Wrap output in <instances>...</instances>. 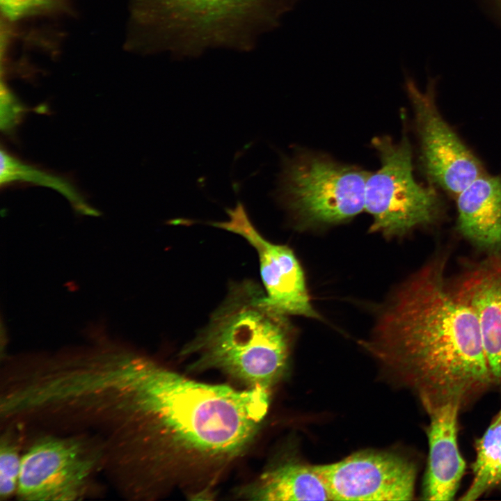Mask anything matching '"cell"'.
I'll return each mask as SVG.
<instances>
[{
  "label": "cell",
  "mask_w": 501,
  "mask_h": 501,
  "mask_svg": "<svg viewBox=\"0 0 501 501\" xmlns=\"http://www.w3.org/2000/svg\"><path fill=\"white\" fill-rule=\"evenodd\" d=\"M229 219L210 225L239 234L256 250L267 303L285 315L320 319L311 303L302 267L293 250L286 245L266 239L256 229L239 201L226 209Z\"/></svg>",
  "instance_id": "obj_10"
},
{
  "label": "cell",
  "mask_w": 501,
  "mask_h": 501,
  "mask_svg": "<svg viewBox=\"0 0 501 501\" xmlns=\"http://www.w3.org/2000/svg\"><path fill=\"white\" fill-rule=\"evenodd\" d=\"M95 463V456L78 440H39L21 457L17 493L26 500L76 499Z\"/></svg>",
  "instance_id": "obj_8"
},
{
  "label": "cell",
  "mask_w": 501,
  "mask_h": 501,
  "mask_svg": "<svg viewBox=\"0 0 501 501\" xmlns=\"http://www.w3.org/2000/svg\"><path fill=\"white\" fill-rule=\"evenodd\" d=\"M369 173L328 157L301 153L283 160L277 197L301 225H331L365 209Z\"/></svg>",
  "instance_id": "obj_4"
},
{
  "label": "cell",
  "mask_w": 501,
  "mask_h": 501,
  "mask_svg": "<svg viewBox=\"0 0 501 501\" xmlns=\"http://www.w3.org/2000/svg\"><path fill=\"white\" fill-rule=\"evenodd\" d=\"M22 111V106L17 103L11 93L1 86V127L8 130L15 126Z\"/></svg>",
  "instance_id": "obj_19"
},
{
  "label": "cell",
  "mask_w": 501,
  "mask_h": 501,
  "mask_svg": "<svg viewBox=\"0 0 501 501\" xmlns=\"http://www.w3.org/2000/svg\"><path fill=\"white\" fill-rule=\"evenodd\" d=\"M0 1L4 15L10 19H17L50 6L53 0H0Z\"/></svg>",
  "instance_id": "obj_18"
},
{
  "label": "cell",
  "mask_w": 501,
  "mask_h": 501,
  "mask_svg": "<svg viewBox=\"0 0 501 501\" xmlns=\"http://www.w3.org/2000/svg\"><path fill=\"white\" fill-rule=\"evenodd\" d=\"M252 280L230 285L208 324L182 350L191 368L216 369L248 385L271 389L284 372L294 329Z\"/></svg>",
  "instance_id": "obj_3"
},
{
  "label": "cell",
  "mask_w": 501,
  "mask_h": 501,
  "mask_svg": "<svg viewBox=\"0 0 501 501\" xmlns=\"http://www.w3.org/2000/svg\"><path fill=\"white\" fill-rule=\"evenodd\" d=\"M313 467L332 500H411L414 495L415 466L393 454L360 452Z\"/></svg>",
  "instance_id": "obj_9"
},
{
  "label": "cell",
  "mask_w": 501,
  "mask_h": 501,
  "mask_svg": "<svg viewBox=\"0 0 501 501\" xmlns=\"http://www.w3.org/2000/svg\"><path fill=\"white\" fill-rule=\"evenodd\" d=\"M99 384L127 418L150 467L172 484L215 475L239 456L267 415L270 390L197 382L136 355L112 354Z\"/></svg>",
  "instance_id": "obj_1"
},
{
  "label": "cell",
  "mask_w": 501,
  "mask_h": 501,
  "mask_svg": "<svg viewBox=\"0 0 501 501\" xmlns=\"http://www.w3.org/2000/svg\"><path fill=\"white\" fill-rule=\"evenodd\" d=\"M21 458L16 447L8 440L0 445V497L6 499L17 491Z\"/></svg>",
  "instance_id": "obj_17"
},
{
  "label": "cell",
  "mask_w": 501,
  "mask_h": 501,
  "mask_svg": "<svg viewBox=\"0 0 501 501\" xmlns=\"http://www.w3.org/2000/svg\"><path fill=\"white\" fill-rule=\"evenodd\" d=\"M15 181L30 182L50 187L65 196L78 212L86 214H95L66 180L26 165L1 150L0 183L6 184Z\"/></svg>",
  "instance_id": "obj_16"
},
{
  "label": "cell",
  "mask_w": 501,
  "mask_h": 501,
  "mask_svg": "<svg viewBox=\"0 0 501 501\" xmlns=\"http://www.w3.org/2000/svg\"><path fill=\"white\" fill-rule=\"evenodd\" d=\"M456 197L459 232L488 255L501 253V175L484 173Z\"/></svg>",
  "instance_id": "obj_13"
},
{
  "label": "cell",
  "mask_w": 501,
  "mask_h": 501,
  "mask_svg": "<svg viewBox=\"0 0 501 501\" xmlns=\"http://www.w3.org/2000/svg\"><path fill=\"white\" fill-rule=\"evenodd\" d=\"M461 405L449 402L428 413L429 459L423 498L447 501L454 497L466 469L457 443V418Z\"/></svg>",
  "instance_id": "obj_12"
},
{
  "label": "cell",
  "mask_w": 501,
  "mask_h": 501,
  "mask_svg": "<svg viewBox=\"0 0 501 501\" xmlns=\"http://www.w3.org/2000/svg\"><path fill=\"white\" fill-rule=\"evenodd\" d=\"M299 0H157L173 41L205 46L234 40L253 26L273 25Z\"/></svg>",
  "instance_id": "obj_6"
},
{
  "label": "cell",
  "mask_w": 501,
  "mask_h": 501,
  "mask_svg": "<svg viewBox=\"0 0 501 501\" xmlns=\"http://www.w3.org/2000/svg\"><path fill=\"white\" fill-rule=\"evenodd\" d=\"M253 500H332L330 493L313 466L287 462L263 472L241 490Z\"/></svg>",
  "instance_id": "obj_14"
},
{
  "label": "cell",
  "mask_w": 501,
  "mask_h": 501,
  "mask_svg": "<svg viewBox=\"0 0 501 501\" xmlns=\"http://www.w3.org/2000/svg\"><path fill=\"white\" fill-rule=\"evenodd\" d=\"M493 1L501 15V0H493Z\"/></svg>",
  "instance_id": "obj_20"
},
{
  "label": "cell",
  "mask_w": 501,
  "mask_h": 501,
  "mask_svg": "<svg viewBox=\"0 0 501 501\" xmlns=\"http://www.w3.org/2000/svg\"><path fill=\"white\" fill-rule=\"evenodd\" d=\"M475 450L472 482L461 500H475L501 484V408L476 441Z\"/></svg>",
  "instance_id": "obj_15"
},
{
  "label": "cell",
  "mask_w": 501,
  "mask_h": 501,
  "mask_svg": "<svg viewBox=\"0 0 501 501\" xmlns=\"http://www.w3.org/2000/svg\"><path fill=\"white\" fill-rule=\"evenodd\" d=\"M447 262L436 256L401 285L369 345L401 369L427 411L463 406L493 384L477 319L447 278Z\"/></svg>",
  "instance_id": "obj_2"
},
{
  "label": "cell",
  "mask_w": 501,
  "mask_h": 501,
  "mask_svg": "<svg viewBox=\"0 0 501 501\" xmlns=\"http://www.w3.org/2000/svg\"><path fill=\"white\" fill-rule=\"evenodd\" d=\"M381 166L369 173L365 209L372 216L370 230L387 237L404 236L438 218L440 201L436 190L413 175L412 150L407 136L395 142L387 136L372 140Z\"/></svg>",
  "instance_id": "obj_5"
},
{
  "label": "cell",
  "mask_w": 501,
  "mask_h": 501,
  "mask_svg": "<svg viewBox=\"0 0 501 501\" xmlns=\"http://www.w3.org/2000/svg\"><path fill=\"white\" fill-rule=\"evenodd\" d=\"M452 285L477 319L493 384H501V253L474 263Z\"/></svg>",
  "instance_id": "obj_11"
},
{
  "label": "cell",
  "mask_w": 501,
  "mask_h": 501,
  "mask_svg": "<svg viewBox=\"0 0 501 501\" xmlns=\"http://www.w3.org/2000/svg\"><path fill=\"white\" fill-rule=\"evenodd\" d=\"M405 87L414 111L424 170L435 184L456 196L484 174L482 166L439 113L433 84L422 92L408 77Z\"/></svg>",
  "instance_id": "obj_7"
}]
</instances>
